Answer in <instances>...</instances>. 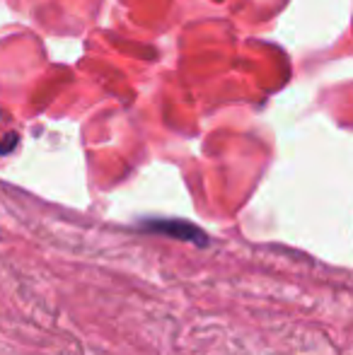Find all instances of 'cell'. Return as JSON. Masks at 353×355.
<instances>
[{"label":"cell","mask_w":353,"mask_h":355,"mask_svg":"<svg viewBox=\"0 0 353 355\" xmlns=\"http://www.w3.org/2000/svg\"><path fill=\"white\" fill-rule=\"evenodd\" d=\"M146 232H155V234H167V237L182 239V242H191L198 247H206L208 237L203 230H198L196 225L187 223V220H148L141 225Z\"/></svg>","instance_id":"1"}]
</instances>
